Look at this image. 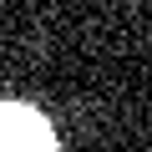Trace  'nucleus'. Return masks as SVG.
I'll return each mask as SVG.
<instances>
[{"label": "nucleus", "mask_w": 152, "mask_h": 152, "mask_svg": "<svg viewBox=\"0 0 152 152\" xmlns=\"http://www.w3.org/2000/svg\"><path fill=\"white\" fill-rule=\"evenodd\" d=\"M0 152H56L31 107H0Z\"/></svg>", "instance_id": "nucleus-1"}]
</instances>
